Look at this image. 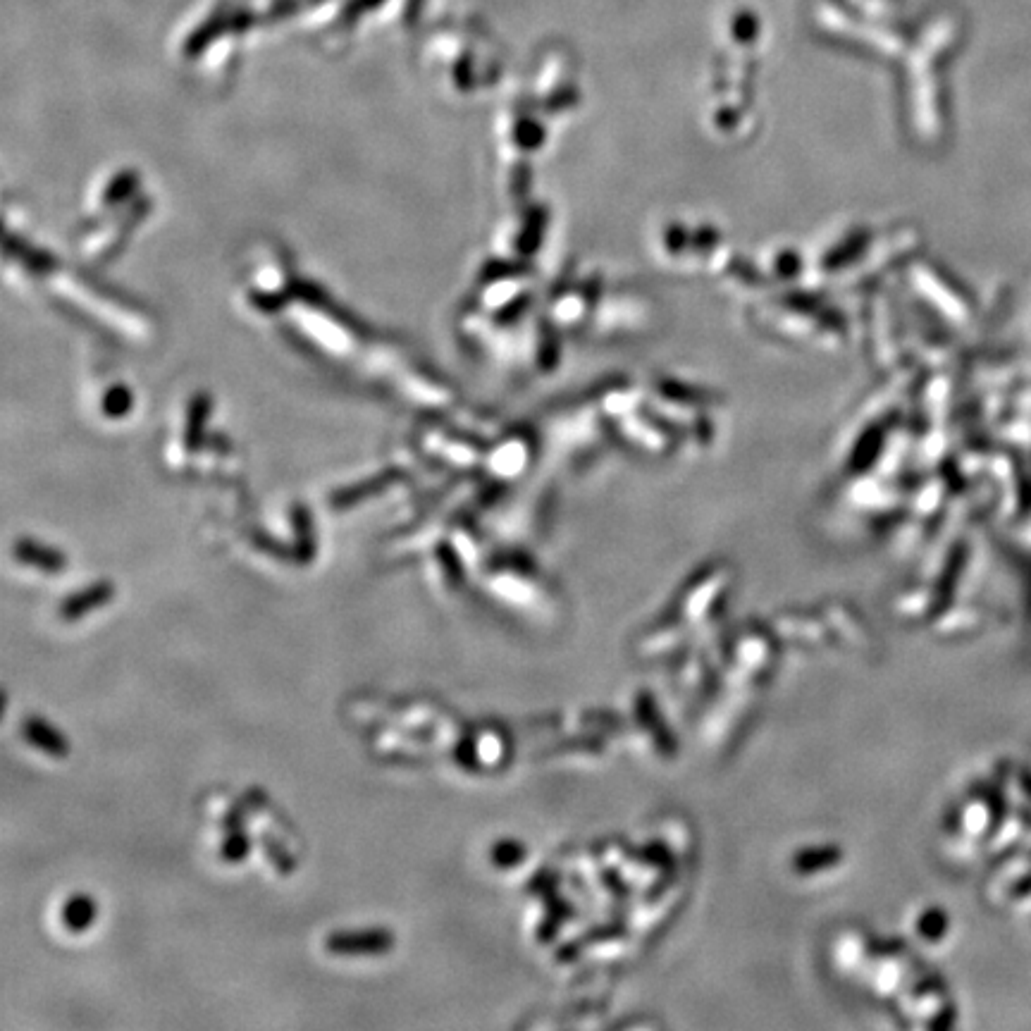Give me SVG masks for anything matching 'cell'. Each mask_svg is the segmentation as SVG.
Instances as JSON below:
<instances>
[{
    "label": "cell",
    "instance_id": "1",
    "mask_svg": "<svg viewBox=\"0 0 1031 1031\" xmlns=\"http://www.w3.org/2000/svg\"><path fill=\"white\" fill-rule=\"evenodd\" d=\"M397 938L385 926H368V929L335 931L325 941V948L332 955H382L394 948Z\"/></svg>",
    "mask_w": 1031,
    "mask_h": 1031
},
{
    "label": "cell",
    "instance_id": "4",
    "mask_svg": "<svg viewBox=\"0 0 1031 1031\" xmlns=\"http://www.w3.org/2000/svg\"><path fill=\"white\" fill-rule=\"evenodd\" d=\"M15 557L27 566H36V569L48 571V573H60L67 566L65 554L60 549L36 545L32 540H22L15 545Z\"/></svg>",
    "mask_w": 1031,
    "mask_h": 1031
},
{
    "label": "cell",
    "instance_id": "5",
    "mask_svg": "<svg viewBox=\"0 0 1031 1031\" xmlns=\"http://www.w3.org/2000/svg\"><path fill=\"white\" fill-rule=\"evenodd\" d=\"M96 915L98 905L89 893H74L63 905V924L67 931H74V934H82V931L89 929L96 922Z\"/></svg>",
    "mask_w": 1031,
    "mask_h": 1031
},
{
    "label": "cell",
    "instance_id": "6",
    "mask_svg": "<svg viewBox=\"0 0 1031 1031\" xmlns=\"http://www.w3.org/2000/svg\"><path fill=\"white\" fill-rule=\"evenodd\" d=\"M382 0H354V3L349 5V12H363V10H370L375 8V5H380Z\"/></svg>",
    "mask_w": 1031,
    "mask_h": 1031
},
{
    "label": "cell",
    "instance_id": "3",
    "mask_svg": "<svg viewBox=\"0 0 1031 1031\" xmlns=\"http://www.w3.org/2000/svg\"><path fill=\"white\" fill-rule=\"evenodd\" d=\"M22 733L29 743L51 757H67V752H70L67 738L58 728H53V724H48L43 716H29V719L24 721Z\"/></svg>",
    "mask_w": 1031,
    "mask_h": 1031
},
{
    "label": "cell",
    "instance_id": "2",
    "mask_svg": "<svg viewBox=\"0 0 1031 1031\" xmlns=\"http://www.w3.org/2000/svg\"><path fill=\"white\" fill-rule=\"evenodd\" d=\"M113 597H115L113 583H108V580H98V583L86 585L84 590L74 592V595L67 597V600L60 604V616H63L65 621H79V619H84L89 611L108 604Z\"/></svg>",
    "mask_w": 1031,
    "mask_h": 1031
}]
</instances>
